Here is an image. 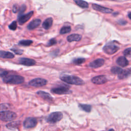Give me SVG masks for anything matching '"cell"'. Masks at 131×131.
<instances>
[{"mask_svg": "<svg viewBox=\"0 0 131 131\" xmlns=\"http://www.w3.org/2000/svg\"><path fill=\"white\" fill-rule=\"evenodd\" d=\"M60 78L63 82L71 84L82 85L84 83V81L81 78L75 76L64 75L61 76Z\"/></svg>", "mask_w": 131, "mask_h": 131, "instance_id": "obj_1", "label": "cell"}, {"mask_svg": "<svg viewBox=\"0 0 131 131\" xmlns=\"http://www.w3.org/2000/svg\"><path fill=\"white\" fill-rule=\"evenodd\" d=\"M3 80L4 82L8 84H18L24 82L25 79L23 77L17 75H7L3 78Z\"/></svg>", "mask_w": 131, "mask_h": 131, "instance_id": "obj_2", "label": "cell"}, {"mask_svg": "<svg viewBox=\"0 0 131 131\" xmlns=\"http://www.w3.org/2000/svg\"><path fill=\"white\" fill-rule=\"evenodd\" d=\"M16 117V114L12 111H5L0 112V120L3 121H12Z\"/></svg>", "mask_w": 131, "mask_h": 131, "instance_id": "obj_3", "label": "cell"}, {"mask_svg": "<svg viewBox=\"0 0 131 131\" xmlns=\"http://www.w3.org/2000/svg\"><path fill=\"white\" fill-rule=\"evenodd\" d=\"M63 117L62 114L60 112L51 113L47 118V121L50 123H54L59 121Z\"/></svg>", "mask_w": 131, "mask_h": 131, "instance_id": "obj_4", "label": "cell"}, {"mask_svg": "<svg viewBox=\"0 0 131 131\" xmlns=\"http://www.w3.org/2000/svg\"><path fill=\"white\" fill-rule=\"evenodd\" d=\"M48 83L47 80L41 78H36L29 81V84L32 86L40 87L46 85Z\"/></svg>", "mask_w": 131, "mask_h": 131, "instance_id": "obj_5", "label": "cell"}, {"mask_svg": "<svg viewBox=\"0 0 131 131\" xmlns=\"http://www.w3.org/2000/svg\"><path fill=\"white\" fill-rule=\"evenodd\" d=\"M37 123V121L34 117L27 118L24 121L23 125L25 128H31L34 127Z\"/></svg>", "mask_w": 131, "mask_h": 131, "instance_id": "obj_6", "label": "cell"}, {"mask_svg": "<svg viewBox=\"0 0 131 131\" xmlns=\"http://www.w3.org/2000/svg\"><path fill=\"white\" fill-rule=\"evenodd\" d=\"M51 91L52 93L58 94V95H62V94H67L70 93L69 90V87L67 86H60L57 88H54L52 89Z\"/></svg>", "mask_w": 131, "mask_h": 131, "instance_id": "obj_7", "label": "cell"}, {"mask_svg": "<svg viewBox=\"0 0 131 131\" xmlns=\"http://www.w3.org/2000/svg\"><path fill=\"white\" fill-rule=\"evenodd\" d=\"M33 14V11H30L28 12L27 14H23L19 16L18 17V21L19 25H22L24 24H25L26 22H27L29 19H30V18L32 17V16Z\"/></svg>", "mask_w": 131, "mask_h": 131, "instance_id": "obj_8", "label": "cell"}, {"mask_svg": "<svg viewBox=\"0 0 131 131\" xmlns=\"http://www.w3.org/2000/svg\"><path fill=\"white\" fill-rule=\"evenodd\" d=\"M119 49V48L114 45H106L103 48V51L108 54H113Z\"/></svg>", "mask_w": 131, "mask_h": 131, "instance_id": "obj_9", "label": "cell"}, {"mask_svg": "<svg viewBox=\"0 0 131 131\" xmlns=\"http://www.w3.org/2000/svg\"><path fill=\"white\" fill-rule=\"evenodd\" d=\"M18 62L21 64L27 66H32L36 64V61L34 60L26 57L19 58L18 59Z\"/></svg>", "mask_w": 131, "mask_h": 131, "instance_id": "obj_10", "label": "cell"}, {"mask_svg": "<svg viewBox=\"0 0 131 131\" xmlns=\"http://www.w3.org/2000/svg\"><path fill=\"white\" fill-rule=\"evenodd\" d=\"M92 6L93 9L102 13H112L113 11L112 9H111L108 8L102 7L101 6L95 4H93Z\"/></svg>", "mask_w": 131, "mask_h": 131, "instance_id": "obj_11", "label": "cell"}, {"mask_svg": "<svg viewBox=\"0 0 131 131\" xmlns=\"http://www.w3.org/2000/svg\"><path fill=\"white\" fill-rule=\"evenodd\" d=\"M92 81L93 83L96 84H102L107 81V79L104 76L100 75L93 77L92 79Z\"/></svg>", "mask_w": 131, "mask_h": 131, "instance_id": "obj_12", "label": "cell"}, {"mask_svg": "<svg viewBox=\"0 0 131 131\" xmlns=\"http://www.w3.org/2000/svg\"><path fill=\"white\" fill-rule=\"evenodd\" d=\"M104 63V59L102 58H99L90 62L89 64V66L93 68H97L103 66Z\"/></svg>", "mask_w": 131, "mask_h": 131, "instance_id": "obj_13", "label": "cell"}, {"mask_svg": "<svg viewBox=\"0 0 131 131\" xmlns=\"http://www.w3.org/2000/svg\"><path fill=\"white\" fill-rule=\"evenodd\" d=\"M37 94L38 96H39L42 99H43L44 100L47 101L51 102L52 101H53V98L52 96L47 92H45L42 91H39L37 92Z\"/></svg>", "mask_w": 131, "mask_h": 131, "instance_id": "obj_14", "label": "cell"}, {"mask_svg": "<svg viewBox=\"0 0 131 131\" xmlns=\"http://www.w3.org/2000/svg\"><path fill=\"white\" fill-rule=\"evenodd\" d=\"M41 23V20L40 19H35L31 21L27 26L28 30H33L37 28L40 25Z\"/></svg>", "mask_w": 131, "mask_h": 131, "instance_id": "obj_15", "label": "cell"}, {"mask_svg": "<svg viewBox=\"0 0 131 131\" xmlns=\"http://www.w3.org/2000/svg\"><path fill=\"white\" fill-rule=\"evenodd\" d=\"M131 75V69L126 70H122L118 74L119 79H124L127 78Z\"/></svg>", "mask_w": 131, "mask_h": 131, "instance_id": "obj_16", "label": "cell"}, {"mask_svg": "<svg viewBox=\"0 0 131 131\" xmlns=\"http://www.w3.org/2000/svg\"><path fill=\"white\" fill-rule=\"evenodd\" d=\"M82 38L81 35L78 34H72L67 37V40L69 42L78 41L81 40Z\"/></svg>", "mask_w": 131, "mask_h": 131, "instance_id": "obj_17", "label": "cell"}, {"mask_svg": "<svg viewBox=\"0 0 131 131\" xmlns=\"http://www.w3.org/2000/svg\"><path fill=\"white\" fill-rule=\"evenodd\" d=\"M117 63L121 67H125L128 64V61L127 59L123 56L119 57L116 60Z\"/></svg>", "mask_w": 131, "mask_h": 131, "instance_id": "obj_18", "label": "cell"}, {"mask_svg": "<svg viewBox=\"0 0 131 131\" xmlns=\"http://www.w3.org/2000/svg\"><path fill=\"white\" fill-rule=\"evenodd\" d=\"M20 125V122L19 121H13L8 123L6 125V127L10 129H15L18 128Z\"/></svg>", "mask_w": 131, "mask_h": 131, "instance_id": "obj_19", "label": "cell"}, {"mask_svg": "<svg viewBox=\"0 0 131 131\" xmlns=\"http://www.w3.org/2000/svg\"><path fill=\"white\" fill-rule=\"evenodd\" d=\"M52 24H53V19H52V18L49 17V18H47L43 22L42 26L45 29L48 30L52 26Z\"/></svg>", "mask_w": 131, "mask_h": 131, "instance_id": "obj_20", "label": "cell"}, {"mask_svg": "<svg viewBox=\"0 0 131 131\" xmlns=\"http://www.w3.org/2000/svg\"><path fill=\"white\" fill-rule=\"evenodd\" d=\"M0 57L3 58H13L14 57V55L8 51H0Z\"/></svg>", "mask_w": 131, "mask_h": 131, "instance_id": "obj_21", "label": "cell"}, {"mask_svg": "<svg viewBox=\"0 0 131 131\" xmlns=\"http://www.w3.org/2000/svg\"><path fill=\"white\" fill-rule=\"evenodd\" d=\"M75 3L78 6L83 8H86L89 7V4L87 2L83 1H80V0H77L74 1Z\"/></svg>", "mask_w": 131, "mask_h": 131, "instance_id": "obj_22", "label": "cell"}, {"mask_svg": "<svg viewBox=\"0 0 131 131\" xmlns=\"http://www.w3.org/2000/svg\"><path fill=\"white\" fill-rule=\"evenodd\" d=\"M79 107L82 109V110H83L84 111L86 112H90L91 111V108L92 107L89 104H80L79 105Z\"/></svg>", "mask_w": 131, "mask_h": 131, "instance_id": "obj_23", "label": "cell"}, {"mask_svg": "<svg viewBox=\"0 0 131 131\" xmlns=\"http://www.w3.org/2000/svg\"><path fill=\"white\" fill-rule=\"evenodd\" d=\"M71 31V28L70 26H64L60 30V34H63L70 32Z\"/></svg>", "mask_w": 131, "mask_h": 131, "instance_id": "obj_24", "label": "cell"}, {"mask_svg": "<svg viewBox=\"0 0 131 131\" xmlns=\"http://www.w3.org/2000/svg\"><path fill=\"white\" fill-rule=\"evenodd\" d=\"M32 43L33 41L31 40H21L18 42V44L23 46H29Z\"/></svg>", "mask_w": 131, "mask_h": 131, "instance_id": "obj_25", "label": "cell"}, {"mask_svg": "<svg viewBox=\"0 0 131 131\" xmlns=\"http://www.w3.org/2000/svg\"><path fill=\"white\" fill-rule=\"evenodd\" d=\"M10 106L8 103L0 104V112L5 111L10 108Z\"/></svg>", "mask_w": 131, "mask_h": 131, "instance_id": "obj_26", "label": "cell"}, {"mask_svg": "<svg viewBox=\"0 0 131 131\" xmlns=\"http://www.w3.org/2000/svg\"><path fill=\"white\" fill-rule=\"evenodd\" d=\"M85 61V59L83 58H78L75 59L73 60V63L76 65H79L83 63Z\"/></svg>", "mask_w": 131, "mask_h": 131, "instance_id": "obj_27", "label": "cell"}, {"mask_svg": "<svg viewBox=\"0 0 131 131\" xmlns=\"http://www.w3.org/2000/svg\"><path fill=\"white\" fill-rule=\"evenodd\" d=\"M122 69L118 67H114L111 69V72L114 74H118Z\"/></svg>", "mask_w": 131, "mask_h": 131, "instance_id": "obj_28", "label": "cell"}, {"mask_svg": "<svg viewBox=\"0 0 131 131\" xmlns=\"http://www.w3.org/2000/svg\"><path fill=\"white\" fill-rule=\"evenodd\" d=\"M9 28L11 30H15L17 28V22L16 21H13L9 26Z\"/></svg>", "mask_w": 131, "mask_h": 131, "instance_id": "obj_29", "label": "cell"}, {"mask_svg": "<svg viewBox=\"0 0 131 131\" xmlns=\"http://www.w3.org/2000/svg\"><path fill=\"white\" fill-rule=\"evenodd\" d=\"M26 6L25 5H23L19 9V13H18V16L23 15V13H24V12L26 10Z\"/></svg>", "mask_w": 131, "mask_h": 131, "instance_id": "obj_30", "label": "cell"}, {"mask_svg": "<svg viewBox=\"0 0 131 131\" xmlns=\"http://www.w3.org/2000/svg\"><path fill=\"white\" fill-rule=\"evenodd\" d=\"M56 42H57V41H56V39H55V38H52V39H51L49 41V42H48V43H47V46L49 47V46H53V45L56 44Z\"/></svg>", "mask_w": 131, "mask_h": 131, "instance_id": "obj_31", "label": "cell"}, {"mask_svg": "<svg viewBox=\"0 0 131 131\" xmlns=\"http://www.w3.org/2000/svg\"><path fill=\"white\" fill-rule=\"evenodd\" d=\"M13 52H14L17 55H21L23 53V51L20 49H11Z\"/></svg>", "mask_w": 131, "mask_h": 131, "instance_id": "obj_32", "label": "cell"}, {"mask_svg": "<svg viewBox=\"0 0 131 131\" xmlns=\"http://www.w3.org/2000/svg\"><path fill=\"white\" fill-rule=\"evenodd\" d=\"M8 73L7 71L0 69V77L2 78H4L8 75Z\"/></svg>", "mask_w": 131, "mask_h": 131, "instance_id": "obj_33", "label": "cell"}, {"mask_svg": "<svg viewBox=\"0 0 131 131\" xmlns=\"http://www.w3.org/2000/svg\"><path fill=\"white\" fill-rule=\"evenodd\" d=\"M123 54L124 56H129L131 55V48H127L123 51Z\"/></svg>", "mask_w": 131, "mask_h": 131, "instance_id": "obj_34", "label": "cell"}, {"mask_svg": "<svg viewBox=\"0 0 131 131\" xmlns=\"http://www.w3.org/2000/svg\"><path fill=\"white\" fill-rule=\"evenodd\" d=\"M19 8H18V6L16 4H15L13 7V12L14 13H16L19 10Z\"/></svg>", "mask_w": 131, "mask_h": 131, "instance_id": "obj_35", "label": "cell"}, {"mask_svg": "<svg viewBox=\"0 0 131 131\" xmlns=\"http://www.w3.org/2000/svg\"><path fill=\"white\" fill-rule=\"evenodd\" d=\"M128 16L129 18L131 19V12H130V13H128Z\"/></svg>", "mask_w": 131, "mask_h": 131, "instance_id": "obj_36", "label": "cell"}, {"mask_svg": "<svg viewBox=\"0 0 131 131\" xmlns=\"http://www.w3.org/2000/svg\"><path fill=\"white\" fill-rule=\"evenodd\" d=\"M108 131H115L113 129H109Z\"/></svg>", "mask_w": 131, "mask_h": 131, "instance_id": "obj_37", "label": "cell"}, {"mask_svg": "<svg viewBox=\"0 0 131 131\" xmlns=\"http://www.w3.org/2000/svg\"><path fill=\"white\" fill-rule=\"evenodd\" d=\"M0 89H1V88H0Z\"/></svg>", "mask_w": 131, "mask_h": 131, "instance_id": "obj_38", "label": "cell"}, {"mask_svg": "<svg viewBox=\"0 0 131 131\" xmlns=\"http://www.w3.org/2000/svg\"><path fill=\"white\" fill-rule=\"evenodd\" d=\"M0 127H1V126H0Z\"/></svg>", "mask_w": 131, "mask_h": 131, "instance_id": "obj_39", "label": "cell"}]
</instances>
